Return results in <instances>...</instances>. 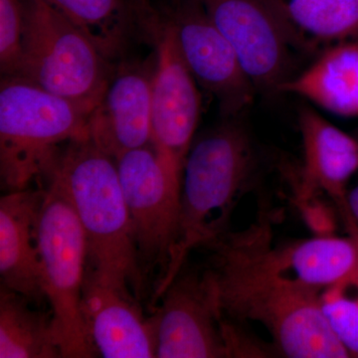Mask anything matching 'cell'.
I'll list each match as a JSON object with an SVG mask.
<instances>
[{
  "instance_id": "cell-1",
  "label": "cell",
  "mask_w": 358,
  "mask_h": 358,
  "mask_svg": "<svg viewBox=\"0 0 358 358\" xmlns=\"http://www.w3.org/2000/svg\"><path fill=\"white\" fill-rule=\"evenodd\" d=\"M267 221L207 244L208 268L227 320L259 322L284 357L348 358L320 307V294L282 278L268 262Z\"/></svg>"
},
{
  "instance_id": "cell-2",
  "label": "cell",
  "mask_w": 358,
  "mask_h": 358,
  "mask_svg": "<svg viewBox=\"0 0 358 358\" xmlns=\"http://www.w3.org/2000/svg\"><path fill=\"white\" fill-rule=\"evenodd\" d=\"M64 190L87 242V270L141 300L143 275L117 162L89 136L63 145L45 174Z\"/></svg>"
},
{
  "instance_id": "cell-3",
  "label": "cell",
  "mask_w": 358,
  "mask_h": 358,
  "mask_svg": "<svg viewBox=\"0 0 358 358\" xmlns=\"http://www.w3.org/2000/svg\"><path fill=\"white\" fill-rule=\"evenodd\" d=\"M240 117H222L192 143L183 169L178 238L166 272L155 287L154 303L192 250L227 232L231 214L248 187L255 157Z\"/></svg>"
},
{
  "instance_id": "cell-4",
  "label": "cell",
  "mask_w": 358,
  "mask_h": 358,
  "mask_svg": "<svg viewBox=\"0 0 358 358\" xmlns=\"http://www.w3.org/2000/svg\"><path fill=\"white\" fill-rule=\"evenodd\" d=\"M91 109L21 77L0 84V178L8 192L44 178L63 145L88 136Z\"/></svg>"
},
{
  "instance_id": "cell-5",
  "label": "cell",
  "mask_w": 358,
  "mask_h": 358,
  "mask_svg": "<svg viewBox=\"0 0 358 358\" xmlns=\"http://www.w3.org/2000/svg\"><path fill=\"white\" fill-rule=\"evenodd\" d=\"M115 64L47 0H25L18 76L94 110Z\"/></svg>"
},
{
  "instance_id": "cell-6",
  "label": "cell",
  "mask_w": 358,
  "mask_h": 358,
  "mask_svg": "<svg viewBox=\"0 0 358 358\" xmlns=\"http://www.w3.org/2000/svg\"><path fill=\"white\" fill-rule=\"evenodd\" d=\"M46 179L38 231L42 288L63 357H94L81 308L88 259L86 237L64 190Z\"/></svg>"
},
{
  "instance_id": "cell-7",
  "label": "cell",
  "mask_w": 358,
  "mask_h": 358,
  "mask_svg": "<svg viewBox=\"0 0 358 358\" xmlns=\"http://www.w3.org/2000/svg\"><path fill=\"white\" fill-rule=\"evenodd\" d=\"M115 162L143 275L159 267L160 279L178 238L183 173L152 143Z\"/></svg>"
},
{
  "instance_id": "cell-8",
  "label": "cell",
  "mask_w": 358,
  "mask_h": 358,
  "mask_svg": "<svg viewBox=\"0 0 358 358\" xmlns=\"http://www.w3.org/2000/svg\"><path fill=\"white\" fill-rule=\"evenodd\" d=\"M157 303L150 317L157 357H236V327L221 310L208 267L187 268L185 264Z\"/></svg>"
},
{
  "instance_id": "cell-9",
  "label": "cell",
  "mask_w": 358,
  "mask_h": 358,
  "mask_svg": "<svg viewBox=\"0 0 358 358\" xmlns=\"http://www.w3.org/2000/svg\"><path fill=\"white\" fill-rule=\"evenodd\" d=\"M173 29L181 57L196 83L218 103L222 117H240L252 106L255 86L230 42L196 0H173L157 8Z\"/></svg>"
},
{
  "instance_id": "cell-10",
  "label": "cell",
  "mask_w": 358,
  "mask_h": 358,
  "mask_svg": "<svg viewBox=\"0 0 358 358\" xmlns=\"http://www.w3.org/2000/svg\"><path fill=\"white\" fill-rule=\"evenodd\" d=\"M196 1L236 51L257 93H280L292 77V48L270 0Z\"/></svg>"
},
{
  "instance_id": "cell-11",
  "label": "cell",
  "mask_w": 358,
  "mask_h": 358,
  "mask_svg": "<svg viewBox=\"0 0 358 358\" xmlns=\"http://www.w3.org/2000/svg\"><path fill=\"white\" fill-rule=\"evenodd\" d=\"M154 32L157 60L152 83V143L183 173L199 121V92L173 29L157 8Z\"/></svg>"
},
{
  "instance_id": "cell-12",
  "label": "cell",
  "mask_w": 358,
  "mask_h": 358,
  "mask_svg": "<svg viewBox=\"0 0 358 358\" xmlns=\"http://www.w3.org/2000/svg\"><path fill=\"white\" fill-rule=\"evenodd\" d=\"M157 56L115 64L102 98L87 124L88 136L117 159L152 143V83Z\"/></svg>"
},
{
  "instance_id": "cell-13",
  "label": "cell",
  "mask_w": 358,
  "mask_h": 358,
  "mask_svg": "<svg viewBox=\"0 0 358 358\" xmlns=\"http://www.w3.org/2000/svg\"><path fill=\"white\" fill-rule=\"evenodd\" d=\"M138 301L86 268L82 315L96 355L105 358L157 357L154 322L143 315Z\"/></svg>"
},
{
  "instance_id": "cell-14",
  "label": "cell",
  "mask_w": 358,
  "mask_h": 358,
  "mask_svg": "<svg viewBox=\"0 0 358 358\" xmlns=\"http://www.w3.org/2000/svg\"><path fill=\"white\" fill-rule=\"evenodd\" d=\"M45 188L8 192L0 199L2 286L41 306L46 300L40 270L38 231Z\"/></svg>"
},
{
  "instance_id": "cell-15",
  "label": "cell",
  "mask_w": 358,
  "mask_h": 358,
  "mask_svg": "<svg viewBox=\"0 0 358 358\" xmlns=\"http://www.w3.org/2000/svg\"><path fill=\"white\" fill-rule=\"evenodd\" d=\"M303 140L300 199L324 192L345 210L348 181L358 171V138L341 131L310 108L299 113Z\"/></svg>"
},
{
  "instance_id": "cell-16",
  "label": "cell",
  "mask_w": 358,
  "mask_h": 358,
  "mask_svg": "<svg viewBox=\"0 0 358 358\" xmlns=\"http://www.w3.org/2000/svg\"><path fill=\"white\" fill-rule=\"evenodd\" d=\"M113 64L136 38L154 43L150 0H47Z\"/></svg>"
},
{
  "instance_id": "cell-17",
  "label": "cell",
  "mask_w": 358,
  "mask_h": 358,
  "mask_svg": "<svg viewBox=\"0 0 358 358\" xmlns=\"http://www.w3.org/2000/svg\"><path fill=\"white\" fill-rule=\"evenodd\" d=\"M271 233L265 253L271 266L289 282L320 294L338 285L352 282L358 272V236L319 235L272 248Z\"/></svg>"
},
{
  "instance_id": "cell-18",
  "label": "cell",
  "mask_w": 358,
  "mask_h": 358,
  "mask_svg": "<svg viewBox=\"0 0 358 358\" xmlns=\"http://www.w3.org/2000/svg\"><path fill=\"white\" fill-rule=\"evenodd\" d=\"M280 93L307 99L341 117H358V41L329 47L310 67L285 82Z\"/></svg>"
},
{
  "instance_id": "cell-19",
  "label": "cell",
  "mask_w": 358,
  "mask_h": 358,
  "mask_svg": "<svg viewBox=\"0 0 358 358\" xmlns=\"http://www.w3.org/2000/svg\"><path fill=\"white\" fill-rule=\"evenodd\" d=\"M291 48L315 53L358 37V0H270Z\"/></svg>"
},
{
  "instance_id": "cell-20",
  "label": "cell",
  "mask_w": 358,
  "mask_h": 358,
  "mask_svg": "<svg viewBox=\"0 0 358 358\" xmlns=\"http://www.w3.org/2000/svg\"><path fill=\"white\" fill-rule=\"evenodd\" d=\"M0 285V358L63 357L52 313Z\"/></svg>"
},
{
  "instance_id": "cell-21",
  "label": "cell",
  "mask_w": 358,
  "mask_h": 358,
  "mask_svg": "<svg viewBox=\"0 0 358 358\" xmlns=\"http://www.w3.org/2000/svg\"><path fill=\"white\" fill-rule=\"evenodd\" d=\"M352 282L338 285L320 294V307L331 331L350 357L358 358V296L348 294Z\"/></svg>"
},
{
  "instance_id": "cell-22",
  "label": "cell",
  "mask_w": 358,
  "mask_h": 358,
  "mask_svg": "<svg viewBox=\"0 0 358 358\" xmlns=\"http://www.w3.org/2000/svg\"><path fill=\"white\" fill-rule=\"evenodd\" d=\"M25 28V0H0V71L18 76Z\"/></svg>"
},
{
  "instance_id": "cell-23",
  "label": "cell",
  "mask_w": 358,
  "mask_h": 358,
  "mask_svg": "<svg viewBox=\"0 0 358 358\" xmlns=\"http://www.w3.org/2000/svg\"><path fill=\"white\" fill-rule=\"evenodd\" d=\"M345 215L352 235H358V185L346 195Z\"/></svg>"
},
{
  "instance_id": "cell-24",
  "label": "cell",
  "mask_w": 358,
  "mask_h": 358,
  "mask_svg": "<svg viewBox=\"0 0 358 358\" xmlns=\"http://www.w3.org/2000/svg\"><path fill=\"white\" fill-rule=\"evenodd\" d=\"M352 284L353 285V287H355V288L357 289L358 292V272L357 275H355V279H353Z\"/></svg>"
}]
</instances>
